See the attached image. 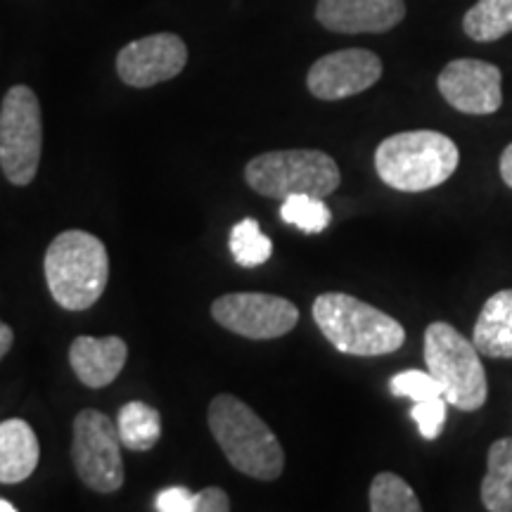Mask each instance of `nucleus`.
I'll return each mask as SVG.
<instances>
[{
    "label": "nucleus",
    "instance_id": "f03ea898",
    "mask_svg": "<svg viewBox=\"0 0 512 512\" xmlns=\"http://www.w3.org/2000/svg\"><path fill=\"white\" fill-rule=\"evenodd\" d=\"M458 145L439 131H403L384 138L375 150V171L389 188L425 192L456 174Z\"/></svg>",
    "mask_w": 512,
    "mask_h": 512
},
{
    "label": "nucleus",
    "instance_id": "4468645a",
    "mask_svg": "<svg viewBox=\"0 0 512 512\" xmlns=\"http://www.w3.org/2000/svg\"><path fill=\"white\" fill-rule=\"evenodd\" d=\"M128 347L117 335L110 337H76L69 347V363L88 389H102L117 380L126 366Z\"/></svg>",
    "mask_w": 512,
    "mask_h": 512
},
{
    "label": "nucleus",
    "instance_id": "f257e3e1",
    "mask_svg": "<svg viewBox=\"0 0 512 512\" xmlns=\"http://www.w3.org/2000/svg\"><path fill=\"white\" fill-rule=\"evenodd\" d=\"M209 430L228 463L242 475L273 482L285 470V451L271 427L245 401L219 394L209 406Z\"/></svg>",
    "mask_w": 512,
    "mask_h": 512
},
{
    "label": "nucleus",
    "instance_id": "423d86ee",
    "mask_svg": "<svg viewBox=\"0 0 512 512\" xmlns=\"http://www.w3.org/2000/svg\"><path fill=\"white\" fill-rule=\"evenodd\" d=\"M249 188L264 197L290 195L328 197L339 188L342 174L335 159L320 150H278L254 157L245 169Z\"/></svg>",
    "mask_w": 512,
    "mask_h": 512
},
{
    "label": "nucleus",
    "instance_id": "6ab92c4d",
    "mask_svg": "<svg viewBox=\"0 0 512 512\" xmlns=\"http://www.w3.org/2000/svg\"><path fill=\"white\" fill-rule=\"evenodd\" d=\"M463 31L477 43H494L512 34V0H477L463 17Z\"/></svg>",
    "mask_w": 512,
    "mask_h": 512
},
{
    "label": "nucleus",
    "instance_id": "bb28decb",
    "mask_svg": "<svg viewBox=\"0 0 512 512\" xmlns=\"http://www.w3.org/2000/svg\"><path fill=\"white\" fill-rule=\"evenodd\" d=\"M498 169H501V178L503 183L512 188V143L505 147L503 155H501V164H498Z\"/></svg>",
    "mask_w": 512,
    "mask_h": 512
},
{
    "label": "nucleus",
    "instance_id": "a878e982",
    "mask_svg": "<svg viewBox=\"0 0 512 512\" xmlns=\"http://www.w3.org/2000/svg\"><path fill=\"white\" fill-rule=\"evenodd\" d=\"M155 510L159 512H192V491L185 486H171L157 496Z\"/></svg>",
    "mask_w": 512,
    "mask_h": 512
},
{
    "label": "nucleus",
    "instance_id": "b1692460",
    "mask_svg": "<svg viewBox=\"0 0 512 512\" xmlns=\"http://www.w3.org/2000/svg\"><path fill=\"white\" fill-rule=\"evenodd\" d=\"M446 411H448V401L444 396H434V399L413 403L411 418L415 420V425H418V432L422 439L434 441L441 437V432H444V425H446Z\"/></svg>",
    "mask_w": 512,
    "mask_h": 512
},
{
    "label": "nucleus",
    "instance_id": "9b49d317",
    "mask_svg": "<svg viewBox=\"0 0 512 512\" xmlns=\"http://www.w3.org/2000/svg\"><path fill=\"white\" fill-rule=\"evenodd\" d=\"M188 64V46L181 36L152 34L126 43L117 55V74L126 86L152 88L176 79Z\"/></svg>",
    "mask_w": 512,
    "mask_h": 512
},
{
    "label": "nucleus",
    "instance_id": "6e6552de",
    "mask_svg": "<svg viewBox=\"0 0 512 512\" xmlns=\"http://www.w3.org/2000/svg\"><path fill=\"white\" fill-rule=\"evenodd\" d=\"M117 425L105 413L86 408L74 418L72 458L76 475L88 489L112 494L124 484V458Z\"/></svg>",
    "mask_w": 512,
    "mask_h": 512
},
{
    "label": "nucleus",
    "instance_id": "4be33fe9",
    "mask_svg": "<svg viewBox=\"0 0 512 512\" xmlns=\"http://www.w3.org/2000/svg\"><path fill=\"white\" fill-rule=\"evenodd\" d=\"M280 219L306 235H318L330 226L332 211L320 197L290 195L285 197L283 207H280Z\"/></svg>",
    "mask_w": 512,
    "mask_h": 512
},
{
    "label": "nucleus",
    "instance_id": "aec40b11",
    "mask_svg": "<svg viewBox=\"0 0 512 512\" xmlns=\"http://www.w3.org/2000/svg\"><path fill=\"white\" fill-rule=\"evenodd\" d=\"M370 510L373 512H420L422 503L411 484L394 472H380L370 484Z\"/></svg>",
    "mask_w": 512,
    "mask_h": 512
},
{
    "label": "nucleus",
    "instance_id": "f8f14e48",
    "mask_svg": "<svg viewBox=\"0 0 512 512\" xmlns=\"http://www.w3.org/2000/svg\"><path fill=\"white\" fill-rule=\"evenodd\" d=\"M382 76V60L363 48L337 50L311 64L306 86L318 100H344L373 88Z\"/></svg>",
    "mask_w": 512,
    "mask_h": 512
},
{
    "label": "nucleus",
    "instance_id": "ddd939ff",
    "mask_svg": "<svg viewBox=\"0 0 512 512\" xmlns=\"http://www.w3.org/2000/svg\"><path fill=\"white\" fill-rule=\"evenodd\" d=\"M403 17V0H318L316 5V19L335 34H384Z\"/></svg>",
    "mask_w": 512,
    "mask_h": 512
},
{
    "label": "nucleus",
    "instance_id": "9d476101",
    "mask_svg": "<svg viewBox=\"0 0 512 512\" xmlns=\"http://www.w3.org/2000/svg\"><path fill=\"white\" fill-rule=\"evenodd\" d=\"M439 93L453 110L486 117L501 110L503 105V74L496 64L484 60L448 62L437 79Z\"/></svg>",
    "mask_w": 512,
    "mask_h": 512
},
{
    "label": "nucleus",
    "instance_id": "cd10ccee",
    "mask_svg": "<svg viewBox=\"0 0 512 512\" xmlns=\"http://www.w3.org/2000/svg\"><path fill=\"white\" fill-rule=\"evenodd\" d=\"M12 342H15V332H12L10 325H5L3 320H0V361L8 356V351L12 349Z\"/></svg>",
    "mask_w": 512,
    "mask_h": 512
},
{
    "label": "nucleus",
    "instance_id": "dca6fc26",
    "mask_svg": "<svg viewBox=\"0 0 512 512\" xmlns=\"http://www.w3.org/2000/svg\"><path fill=\"white\" fill-rule=\"evenodd\" d=\"M472 342L479 354L512 358V290H501L486 299L472 330Z\"/></svg>",
    "mask_w": 512,
    "mask_h": 512
},
{
    "label": "nucleus",
    "instance_id": "412c9836",
    "mask_svg": "<svg viewBox=\"0 0 512 512\" xmlns=\"http://www.w3.org/2000/svg\"><path fill=\"white\" fill-rule=\"evenodd\" d=\"M230 252H233L235 261L245 268H256L261 264H266L273 254V242L271 238H266L261 233L259 223L254 219H245L240 223H235L233 230H230V240H228Z\"/></svg>",
    "mask_w": 512,
    "mask_h": 512
},
{
    "label": "nucleus",
    "instance_id": "1a4fd4ad",
    "mask_svg": "<svg viewBox=\"0 0 512 512\" xmlns=\"http://www.w3.org/2000/svg\"><path fill=\"white\" fill-rule=\"evenodd\" d=\"M221 328L247 339H278L299 323V309L290 299L264 292L223 294L211 304Z\"/></svg>",
    "mask_w": 512,
    "mask_h": 512
},
{
    "label": "nucleus",
    "instance_id": "c85d7f7f",
    "mask_svg": "<svg viewBox=\"0 0 512 512\" xmlns=\"http://www.w3.org/2000/svg\"><path fill=\"white\" fill-rule=\"evenodd\" d=\"M17 508L12 503H8V501H3V498H0V512H15Z\"/></svg>",
    "mask_w": 512,
    "mask_h": 512
},
{
    "label": "nucleus",
    "instance_id": "7ed1b4c3",
    "mask_svg": "<svg viewBox=\"0 0 512 512\" xmlns=\"http://www.w3.org/2000/svg\"><path fill=\"white\" fill-rule=\"evenodd\" d=\"M313 320L339 354L384 356L399 351L406 342V330L399 320L354 294H320L313 302Z\"/></svg>",
    "mask_w": 512,
    "mask_h": 512
},
{
    "label": "nucleus",
    "instance_id": "393cba45",
    "mask_svg": "<svg viewBox=\"0 0 512 512\" xmlns=\"http://www.w3.org/2000/svg\"><path fill=\"white\" fill-rule=\"evenodd\" d=\"M230 498L219 486H207L200 494H192V512H228Z\"/></svg>",
    "mask_w": 512,
    "mask_h": 512
},
{
    "label": "nucleus",
    "instance_id": "a211bd4d",
    "mask_svg": "<svg viewBox=\"0 0 512 512\" xmlns=\"http://www.w3.org/2000/svg\"><path fill=\"white\" fill-rule=\"evenodd\" d=\"M117 430L128 451H150L162 439V418L147 403L131 401L119 411Z\"/></svg>",
    "mask_w": 512,
    "mask_h": 512
},
{
    "label": "nucleus",
    "instance_id": "20e7f679",
    "mask_svg": "<svg viewBox=\"0 0 512 512\" xmlns=\"http://www.w3.org/2000/svg\"><path fill=\"white\" fill-rule=\"evenodd\" d=\"M46 283L64 311H86L110 280V256L100 238L86 230H64L46 252Z\"/></svg>",
    "mask_w": 512,
    "mask_h": 512
},
{
    "label": "nucleus",
    "instance_id": "2eb2a0df",
    "mask_svg": "<svg viewBox=\"0 0 512 512\" xmlns=\"http://www.w3.org/2000/svg\"><path fill=\"white\" fill-rule=\"evenodd\" d=\"M41 446L29 422H0V484H19L36 472Z\"/></svg>",
    "mask_w": 512,
    "mask_h": 512
},
{
    "label": "nucleus",
    "instance_id": "f3484780",
    "mask_svg": "<svg viewBox=\"0 0 512 512\" xmlns=\"http://www.w3.org/2000/svg\"><path fill=\"white\" fill-rule=\"evenodd\" d=\"M482 503L489 512H512V437L496 439L489 446Z\"/></svg>",
    "mask_w": 512,
    "mask_h": 512
},
{
    "label": "nucleus",
    "instance_id": "0eeeda50",
    "mask_svg": "<svg viewBox=\"0 0 512 512\" xmlns=\"http://www.w3.org/2000/svg\"><path fill=\"white\" fill-rule=\"evenodd\" d=\"M43 150V117L29 86H12L0 105V169L12 185H29Z\"/></svg>",
    "mask_w": 512,
    "mask_h": 512
},
{
    "label": "nucleus",
    "instance_id": "5701e85b",
    "mask_svg": "<svg viewBox=\"0 0 512 512\" xmlns=\"http://www.w3.org/2000/svg\"><path fill=\"white\" fill-rule=\"evenodd\" d=\"M389 389H392L394 396H403V399H411L413 403L434 399V396L441 394L439 382L434 380L430 370H403V373L394 375L392 382H389Z\"/></svg>",
    "mask_w": 512,
    "mask_h": 512
},
{
    "label": "nucleus",
    "instance_id": "39448f33",
    "mask_svg": "<svg viewBox=\"0 0 512 512\" xmlns=\"http://www.w3.org/2000/svg\"><path fill=\"white\" fill-rule=\"evenodd\" d=\"M425 363L448 406L472 413L486 403L489 382L475 342L448 323H432L425 330Z\"/></svg>",
    "mask_w": 512,
    "mask_h": 512
}]
</instances>
